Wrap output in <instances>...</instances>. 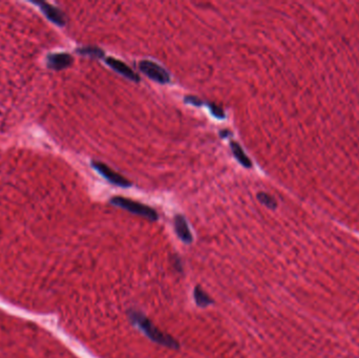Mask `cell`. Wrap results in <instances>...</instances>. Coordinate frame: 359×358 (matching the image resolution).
Masks as SVG:
<instances>
[{
	"mask_svg": "<svg viewBox=\"0 0 359 358\" xmlns=\"http://www.w3.org/2000/svg\"><path fill=\"white\" fill-rule=\"evenodd\" d=\"M128 316L130 322L140 330H142L152 342L171 349L178 348V343L174 338L159 330L143 313L137 310H130L128 312Z\"/></svg>",
	"mask_w": 359,
	"mask_h": 358,
	"instance_id": "1",
	"label": "cell"
},
{
	"mask_svg": "<svg viewBox=\"0 0 359 358\" xmlns=\"http://www.w3.org/2000/svg\"><path fill=\"white\" fill-rule=\"evenodd\" d=\"M105 62L115 72H117L118 74L122 75L123 77L129 79V80H131L133 82L140 81V77L123 61H120V60H118V59L113 58V57H108L105 59Z\"/></svg>",
	"mask_w": 359,
	"mask_h": 358,
	"instance_id": "5",
	"label": "cell"
},
{
	"mask_svg": "<svg viewBox=\"0 0 359 358\" xmlns=\"http://www.w3.org/2000/svg\"><path fill=\"white\" fill-rule=\"evenodd\" d=\"M210 109H211V113L214 117L218 118V119H224L225 118V113L223 111V109L221 107H218L217 105L215 104H210L209 105Z\"/></svg>",
	"mask_w": 359,
	"mask_h": 358,
	"instance_id": "14",
	"label": "cell"
},
{
	"mask_svg": "<svg viewBox=\"0 0 359 358\" xmlns=\"http://www.w3.org/2000/svg\"><path fill=\"white\" fill-rule=\"evenodd\" d=\"M92 165L100 174H101L104 178H106V180L111 184H115L117 186L123 187V188L131 186V183L127 180V178H125L121 174H119L118 172L114 171L107 165L101 162H95V161L92 163Z\"/></svg>",
	"mask_w": 359,
	"mask_h": 358,
	"instance_id": "4",
	"label": "cell"
},
{
	"mask_svg": "<svg viewBox=\"0 0 359 358\" xmlns=\"http://www.w3.org/2000/svg\"><path fill=\"white\" fill-rule=\"evenodd\" d=\"M73 62V58L71 55L65 54V53H59V54H53L49 56L48 59V65L50 69L53 70H63L70 66Z\"/></svg>",
	"mask_w": 359,
	"mask_h": 358,
	"instance_id": "7",
	"label": "cell"
},
{
	"mask_svg": "<svg viewBox=\"0 0 359 358\" xmlns=\"http://www.w3.org/2000/svg\"><path fill=\"white\" fill-rule=\"evenodd\" d=\"M173 224H174V230L180 240L186 244H190L193 240V237L188 227L186 218L181 214H177L174 216Z\"/></svg>",
	"mask_w": 359,
	"mask_h": 358,
	"instance_id": "6",
	"label": "cell"
},
{
	"mask_svg": "<svg viewBox=\"0 0 359 358\" xmlns=\"http://www.w3.org/2000/svg\"><path fill=\"white\" fill-rule=\"evenodd\" d=\"M230 132L228 131V130H223V131H221V137H223V138H225L226 136H228Z\"/></svg>",
	"mask_w": 359,
	"mask_h": 358,
	"instance_id": "15",
	"label": "cell"
},
{
	"mask_svg": "<svg viewBox=\"0 0 359 358\" xmlns=\"http://www.w3.org/2000/svg\"><path fill=\"white\" fill-rule=\"evenodd\" d=\"M230 148L232 150L233 155L235 156V159L237 160V162L243 165L245 168H251L252 167V162L249 159V156L244 152L242 146L239 145L238 143H236L235 141H232L230 143Z\"/></svg>",
	"mask_w": 359,
	"mask_h": 358,
	"instance_id": "9",
	"label": "cell"
},
{
	"mask_svg": "<svg viewBox=\"0 0 359 358\" xmlns=\"http://www.w3.org/2000/svg\"><path fill=\"white\" fill-rule=\"evenodd\" d=\"M139 70L144 75H146L151 80L160 83L166 84L170 82V75L169 73L163 69L161 65L156 64L150 60H142L139 62Z\"/></svg>",
	"mask_w": 359,
	"mask_h": 358,
	"instance_id": "3",
	"label": "cell"
},
{
	"mask_svg": "<svg viewBox=\"0 0 359 358\" xmlns=\"http://www.w3.org/2000/svg\"><path fill=\"white\" fill-rule=\"evenodd\" d=\"M184 100L186 103L194 105V106H201L204 104V102L201 100V99H198L195 96H186Z\"/></svg>",
	"mask_w": 359,
	"mask_h": 358,
	"instance_id": "13",
	"label": "cell"
},
{
	"mask_svg": "<svg viewBox=\"0 0 359 358\" xmlns=\"http://www.w3.org/2000/svg\"><path fill=\"white\" fill-rule=\"evenodd\" d=\"M110 203L119 208H122L133 214L143 216L150 221H156L159 217L154 209L140 202L130 200V198H126L123 196H114L110 200Z\"/></svg>",
	"mask_w": 359,
	"mask_h": 358,
	"instance_id": "2",
	"label": "cell"
},
{
	"mask_svg": "<svg viewBox=\"0 0 359 358\" xmlns=\"http://www.w3.org/2000/svg\"><path fill=\"white\" fill-rule=\"evenodd\" d=\"M257 200L270 209H274L276 207V202H275L274 198L266 192H258L257 193Z\"/></svg>",
	"mask_w": 359,
	"mask_h": 358,
	"instance_id": "12",
	"label": "cell"
},
{
	"mask_svg": "<svg viewBox=\"0 0 359 358\" xmlns=\"http://www.w3.org/2000/svg\"><path fill=\"white\" fill-rule=\"evenodd\" d=\"M193 295H194V301H195L196 305L201 308H205L213 303L211 297L203 290V288L201 286H196L194 288Z\"/></svg>",
	"mask_w": 359,
	"mask_h": 358,
	"instance_id": "10",
	"label": "cell"
},
{
	"mask_svg": "<svg viewBox=\"0 0 359 358\" xmlns=\"http://www.w3.org/2000/svg\"><path fill=\"white\" fill-rule=\"evenodd\" d=\"M37 5L41 8V11L51 21L60 27H63L65 25V17L61 11L46 3H37Z\"/></svg>",
	"mask_w": 359,
	"mask_h": 358,
	"instance_id": "8",
	"label": "cell"
},
{
	"mask_svg": "<svg viewBox=\"0 0 359 358\" xmlns=\"http://www.w3.org/2000/svg\"><path fill=\"white\" fill-rule=\"evenodd\" d=\"M77 52H78L79 54H81V55L88 56V57L96 58V59H100V58H103V57H104V52H103L101 49L96 48V47H85V48H81V49H78Z\"/></svg>",
	"mask_w": 359,
	"mask_h": 358,
	"instance_id": "11",
	"label": "cell"
}]
</instances>
